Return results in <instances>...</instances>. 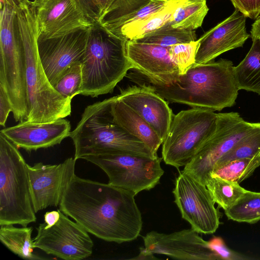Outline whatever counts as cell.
<instances>
[{
	"label": "cell",
	"mask_w": 260,
	"mask_h": 260,
	"mask_svg": "<svg viewBox=\"0 0 260 260\" xmlns=\"http://www.w3.org/2000/svg\"><path fill=\"white\" fill-rule=\"evenodd\" d=\"M135 196L109 183L75 175L59 209L94 236L122 243L136 239L142 230V215Z\"/></svg>",
	"instance_id": "1"
},
{
	"label": "cell",
	"mask_w": 260,
	"mask_h": 260,
	"mask_svg": "<svg viewBox=\"0 0 260 260\" xmlns=\"http://www.w3.org/2000/svg\"><path fill=\"white\" fill-rule=\"evenodd\" d=\"M148 84L170 103L213 111L233 106L239 90L233 62L223 58L206 63H194L169 84Z\"/></svg>",
	"instance_id": "2"
},
{
	"label": "cell",
	"mask_w": 260,
	"mask_h": 260,
	"mask_svg": "<svg viewBox=\"0 0 260 260\" xmlns=\"http://www.w3.org/2000/svg\"><path fill=\"white\" fill-rule=\"evenodd\" d=\"M17 20L26 57L28 115L26 120L46 122L64 118L71 113V101L60 94L49 81L37 48L34 8L29 0L16 5Z\"/></svg>",
	"instance_id": "3"
},
{
	"label": "cell",
	"mask_w": 260,
	"mask_h": 260,
	"mask_svg": "<svg viewBox=\"0 0 260 260\" xmlns=\"http://www.w3.org/2000/svg\"><path fill=\"white\" fill-rule=\"evenodd\" d=\"M117 95L87 106L75 129L71 132L77 160L90 155L122 151L155 158L140 140L132 136L113 120L111 104Z\"/></svg>",
	"instance_id": "4"
},
{
	"label": "cell",
	"mask_w": 260,
	"mask_h": 260,
	"mask_svg": "<svg viewBox=\"0 0 260 260\" xmlns=\"http://www.w3.org/2000/svg\"><path fill=\"white\" fill-rule=\"evenodd\" d=\"M126 42L100 24L90 27L82 62L80 94L94 98L112 92L133 69L126 55Z\"/></svg>",
	"instance_id": "5"
},
{
	"label": "cell",
	"mask_w": 260,
	"mask_h": 260,
	"mask_svg": "<svg viewBox=\"0 0 260 260\" xmlns=\"http://www.w3.org/2000/svg\"><path fill=\"white\" fill-rule=\"evenodd\" d=\"M27 165L18 147L0 132V225L27 226L37 220Z\"/></svg>",
	"instance_id": "6"
},
{
	"label": "cell",
	"mask_w": 260,
	"mask_h": 260,
	"mask_svg": "<svg viewBox=\"0 0 260 260\" xmlns=\"http://www.w3.org/2000/svg\"><path fill=\"white\" fill-rule=\"evenodd\" d=\"M217 113L192 108L174 115L162 143V158L166 164L179 169L194 157L204 143L214 132Z\"/></svg>",
	"instance_id": "7"
},
{
	"label": "cell",
	"mask_w": 260,
	"mask_h": 260,
	"mask_svg": "<svg viewBox=\"0 0 260 260\" xmlns=\"http://www.w3.org/2000/svg\"><path fill=\"white\" fill-rule=\"evenodd\" d=\"M81 159L100 168L108 176V183L137 195L159 183L164 173L162 157L152 158L122 151L85 156Z\"/></svg>",
	"instance_id": "8"
},
{
	"label": "cell",
	"mask_w": 260,
	"mask_h": 260,
	"mask_svg": "<svg viewBox=\"0 0 260 260\" xmlns=\"http://www.w3.org/2000/svg\"><path fill=\"white\" fill-rule=\"evenodd\" d=\"M217 117L214 132L182 170L204 184L216 162L257 124L245 121L237 112L219 113Z\"/></svg>",
	"instance_id": "9"
},
{
	"label": "cell",
	"mask_w": 260,
	"mask_h": 260,
	"mask_svg": "<svg viewBox=\"0 0 260 260\" xmlns=\"http://www.w3.org/2000/svg\"><path fill=\"white\" fill-rule=\"evenodd\" d=\"M174 185V202L182 218L198 233H215L220 223L221 213L206 186L183 171H179Z\"/></svg>",
	"instance_id": "10"
},
{
	"label": "cell",
	"mask_w": 260,
	"mask_h": 260,
	"mask_svg": "<svg viewBox=\"0 0 260 260\" xmlns=\"http://www.w3.org/2000/svg\"><path fill=\"white\" fill-rule=\"evenodd\" d=\"M34 246L48 254L66 260H79L90 256L93 243L88 232L60 210V218L52 226L40 223L37 228Z\"/></svg>",
	"instance_id": "11"
},
{
	"label": "cell",
	"mask_w": 260,
	"mask_h": 260,
	"mask_svg": "<svg viewBox=\"0 0 260 260\" xmlns=\"http://www.w3.org/2000/svg\"><path fill=\"white\" fill-rule=\"evenodd\" d=\"M90 27L80 28L56 37H37L39 56L53 86L70 68L82 62Z\"/></svg>",
	"instance_id": "12"
},
{
	"label": "cell",
	"mask_w": 260,
	"mask_h": 260,
	"mask_svg": "<svg viewBox=\"0 0 260 260\" xmlns=\"http://www.w3.org/2000/svg\"><path fill=\"white\" fill-rule=\"evenodd\" d=\"M76 159L68 158L57 165H27L31 198L36 213L59 205L67 186L75 175Z\"/></svg>",
	"instance_id": "13"
},
{
	"label": "cell",
	"mask_w": 260,
	"mask_h": 260,
	"mask_svg": "<svg viewBox=\"0 0 260 260\" xmlns=\"http://www.w3.org/2000/svg\"><path fill=\"white\" fill-rule=\"evenodd\" d=\"M191 228L171 234L156 231L142 237L144 250L148 253L168 255L183 260H220L219 257Z\"/></svg>",
	"instance_id": "14"
},
{
	"label": "cell",
	"mask_w": 260,
	"mask_h": 260,
	"mask_svg": "<svg viewBox=\"0 0 260 260\" xmlns=\"http://www.w3.org/2000/svg\"><path fill=\"white\" fill-rule=\"evenodd\" d=\"M38 36L56 37L91 27L78 0H34Z\"/></svg>",
	"instance_id": "15"
},
{
	"label": "cell",
	"mask_w": 260,
	"mask_h": 260,
	"mask_svg": "<svg viewBox=\"0 0 260 260\" xmlns=\"http://www.w3.org/2000/svg\"><path fill=\"white\" fill-rule=\"evenodd\" d=\"M246 17L237 10L205 33L198 41L194 64L206 63L229 50L242 47L250 35Z\"/></svg>",
	"instance_id": "16"
},
{
	"label": "cell",
	"mask_w": 260,
	"mask_h": 260,
	"mask_svg": "<svg viewBox=\"0 0 260 260\" xmlns=\"http://www.w3.org/2000/svg\"><path fill=\"white\" fill-rule=\"evenodd\" d=\"M126 50L133 69L145 76L148 83L167 85L181 75L170 57L169 47L129 40L126 43Z\"/></svg>",
	"instance_id": "17"
},
{
	"label": "cell",
	"mask_w": 260,
	"mask_h": 260,
	"mask_svg": "<svg viewBox=\"0 0 260 260\" xmlns=\"http://www.w3.org/2000/svg\"><path fill=\"white\" fill-rule=\"evenodd\" d=\"M117 98L142 117L163 142L174 115L164 98L146 84L128 87Z\"/></svg>",
	"instance_id": "18"
},
{
	"label": "cell",
	"mask_w": 260,
	"mask_h": 260,
	"mask_svg": "<svg viewBox=\"0 0 260 260\" xmlns=\"http://www.w3.org/2000/svg\"><path fill=\"white\" fill-rule=\"evenodd\" d=\"M71 129L70 121L60 118L42 123L22 121L0 132L18 148L30 152L59 144L70 137Z\"/></svg>",
	"instance_id": "19"
},
{
	"label": "cell",
	"mask_w": 260,
	"mask_h": 260,
	"mask_svg": "<svg viewBox=\"0 0 260 260\" xmlns=\"http://www.w3.org/2000/svg\"><path fill=\"white\" fill-rule=\"evenodd\" d=\"M113 120L129 134L142 141L154 154L162 141L153 128L138 113L116 99L111 104Z\"/></svg>",
	"instance_id": "20"
},
{
	"label": "cell",
	"mask_w": 260,
	"mask_h": 260,
	"mask_svg": "<svg viewBox=\"0 0 260 260\" xmlns=\"http://www.w3.org/2000/svg\"><path fill=\"white\" fill-rule=\"evenodd\" d=\"M190 1L170 0L159 11L142 19L123 24L113 34L126 41L139 39L169 22L176 8Z\"/></svg>",
	"instance_id": "21"
},
{
	"label": "cell",
	"mask_w": 260,
	"mask_h": 260,
	"mask_svg": "<svg viewBox=\"0 0 260 260\" xmlns=\"http://www.w3.org/2000/svg\"><path fill=\"white\" fill-rule=\"evenodd\" d=\"M234 73L239 90L260 95V40H252L245 58L234 67Z\"/></svg>",
	"instance_id": "22"
},
{
	"label": "cell",
	"mask_w": 260,
	"mask_h": 260,
	"mask_svg": "<svg viewBox=\"0 0 260 260\" xmlns=\"http://www.w3.org/2000/svg\"><path fill=\"white\" fill-rule=\"evenodd\" d=\"M32 226L18 228L13 225H1L0 240L11 252L19 257L29 260L44 258L34 253V240L31 238Z\"/></svg>",
	"instance_id": "23"
},
{
	"label": "cell",
	"mask_w": 260,
	"mask_h": 260,
	"mask_svg": "<svg viewBox=\"0 0 260 260\" xmlns=\"http://www.w3.org/2000/svg\"><path fill=\"white\" fill-rule=\"evenodd\" d=\"M92 24H100L110 30L119 20L118 0H78Z\"/></svg>",
	"instance_id": "24"
},
{
	"label": "cell",
	"mask_w": 260,
	"mask_h": 260,
	"mask_svg": "<svg viewBox=\"0 0 260 260\" xmlns=\"http://www.w3.org/2000/svg\"><path fill=\"white\" fill-rule=\"evenodd\" d=\"M208 11L206 0H191L176 8L170 22L175 28L194 30L202 26Z\"/></svg>",
	"instance_id": "25"
},
{
	"label": "cell",
	"mask_w": 260,
	"mask_h": 260,
	"mask_svg": "<svg viewBox=\"0 0 260 260\" xmlns=\"http://www.w3.org/2000/svg\"><path fill=\"white\" fill-rule=\"evenodd\" d=\"M196 40L195 30L175 28L169 21L154 31L133 41L170 47L176 44L188 43Z\"/></svg>",
	"instance_id": "26"
},
{
	"label": "cell",
	"mask_w": 260,
	"mask_h": 260,
	"mask_svg": "<svg viewBox=\"0 0 260 260\" xmlns=\"http://www.w3.org/2000/svg\"><path fill=\"white\" fill-rule=\"evenodd\" d=\"M213 201L224 211L232 206L246 189L236 181L210 176L205 182Z\"/></svg>",
	"instance_id": "27"
},
{
	"label": "cell",
	"mask_w": 260,
	"mask_h": 260,
	"mask_svg": "<svg viewBox=\"0 0 260 260\" xmlns=\"http://www.w3.org/2000/svg\"><path fill=\"white\" fill-rule=\"evenodd\" d=\"M225 214L229 219L253 224L260 220V192L246 190Z\"/></svg>",
	"instance_id": "28"
},
{
	"label": "cell",
	"mask_w": 260,
	"mask_h": 260,
	"mask_svg": "<svg viewBox=\"0 0 260 260\" xmlns=\"http://www.w3.org/2000/svg\"><path fill=\"white\" fill-rule=\"evenodd\" d=\"M259 154L260 123H257V125L250 133L243 137L216 162L213 169L222 167L236 159L253 158Z\"/></svg>",
	"instance_id": "29"
},
{
	"label": "cell",
	"mask_w": 260,
	"mask_h": 260,
	"mask_svg": "<svg viewBox=\"0 0 260 260\" xmlns=\"http://www.w3.org/2000/svg\"><path fill=\"white\" fill-rule=\"evenodd\" d=\"M259 166L260 154L253 158L233 160L222 167L213 169L210 176H217L239 183L249 177Z\"/></svg>",
	"instance_id": "30"
},
{
	"label": "cell",
	"mask_w": 260,
	"mask_h": 260,
	"mask_svg": "<svg viewBox=\"0 0 260 260\" xmlns=\"http://www.w3.org/2000/svg\"><path fill=\"white\" fill-rule=\"evenodd\" d=\"M82 84V62L73 65L54 85L55 90L66 98L80 94Z\"/></svg>",
	"instance_id": "31"
},
{
	"label": "cell",
	"mask_w": 260,
	"mask_h": 260,
	"mask_svg": "<svg viewBox=\"0 0 260 260\" xmlns=\"http://www.w3.org/2000/svg\"><path fill=\"white\" fill-rule=\"evenodd\" d=\"M197 47V40L188 43L176 44L169 47L170 57L178 67L181 75L184 74L194 63Z\"/></svg>",
	"instance_id": "32"
},
{
	"label": "cell",
	"mask_w": 260,
	"mask_h": 260,
	"mask_svg": "<svg viewBox=\"0 0 260 260\" xmlns=\"http://www.w3.org/2000/svg\"><path fill=\"white\" fill-rule=\"evenodd\" d=\"M170 1V0H151L147 5L127 16L112 32L114 33L123 24L142 19L159 11Z\"/></svg>",
	"instance_id": "33"
},
{
	"label": "cell",
	"mask_w": 260,
	"mask_h": 260,
	"mask_svg": "<svg viewBox=\"0 0 260 260\" xmlns=\"http://www.w3.org/2000/svg\"><path fill=\"white\" fill-rule=\"evenodd\" d=\"M210 247L217 253L220 260H247L252 259L230 249L219 237H213L208 241Z\"/></svg>",
	"instance_id": "34"
},
{
	"label": "cell",
	"mask_w": 260,
	"mask_h": 260,
	"mask_svg": "<svg viewBox=\"0 0 260 260\" xmlns=\"http://www.w3.org/2000/svg\"><path fill=\"white\" fill-rule=\"evenodd\" d=\"M151 0H118L119 20L110 30L113 31L119 24L127 16L133 14L146 5Z\"/></svg>",
	"instance_id": "35"
},
{
	"label": "cell",
	"mask_w": 260,
	"mask_h": 260,
	"mask_svg": "<svg viewBox=\"0 0 260 260\" xmlns=\"http://www.w3.org/2000/svg\"><path fill=\"white\" fill-rule=\"evenodd\" d=\"M235 8L246 18L256 19L260 16V0H230Z\"/></svg>",
	"instance_id": "36"
},
{
	"label": "cell",
	"mask_w": 260,
	"mask_h": 260,
	"mask_svg": "<svg viewBox=\"0 0 260 260\" xmlns=\"http://www.w3.org/2000/svg\"><path fill=\"white\" fill-rule=\"evenodd\" d=\"M12 108L9 98L4 89L0 86V124L5 126L6 122L10 112H12Z\"/></svg>",
	"instance_id": "37"
},
{
	"label": "cell",
	"mask_w": 260,
	"mask_h": 260,
	"mask_svg": "<svg viewBox=\"0 0 260 260\" xmlns=\"http://www.w3.org/2000/svg\"><path fill=\"white\" fill-rule=\"evenodd\" d=\"M60 218V210L47 212L44 216L45 222L48 226L55 224Z\"/></svg>",
	"instance_id": "38"
},
{
	"label": "cell",
	"mask_w": 260,
	"mask_h": 260,
	"mask_svg": "<svg viewBox=\"0 0 260 260\" xmlns=\"http://www.w3.org/2000/svg\"><path fill=\"white\" fill-rule=\"evenodd\" d=\"M251 25L250 37L252 40H260V16L258 17Z\"/></svg>",
	"instance_id": "39"
},
{
	"label": "cell",
	"mask_w": 260,
	"mask_h": 260,
	"mask_svg": "<svg viewBox=\"0 0 260 260\" xmlns=\"http://www.w3.org/2000/svg\"><path fill=\"white\" fill-rule=\"evenodd\" d=\"M140 251L137 256L131 258V259H156L157 258L154 256V254L151 253L146 252L144 250L142 247L140 248Z\"/></svg>",
	"instance_id": "40"
},
{
	"label": "cell",
	"mask_w": 260,
	"mask_h": 260,
	"mask_svg": "<svg viewBox=\"0 0 260 260\" xmlns=\"http://www.w3.org/2000/svg\"><path fill=\"white\" fill-rule=\"evenodd\" d=\"M14 3L15 4V5L17 4L19 2H20L22 0H12Z\"/></svg>",
	"instance_id": "41"
}]
</instances>
